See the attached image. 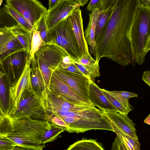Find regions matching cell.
Masks as SVG:
<instances>
[{
    "mask_svg": "<svg viewBox=\"0 0 150 150\" xmlns=\"http://www.w3.org/2000/svg\"><path fill=\"white\" fill-rule=\"evenodd\" d=\"M74 63L84 76L93 81L95 78L99 77L100 75L99 62L96 61L94 64L89 66L83 65L76 62Z\"/></svg>",
    "mask_w": 150,
    "mask_h": 150,
    "instance_id": "26",
    "label": "cell"
},
{
    "mask_svg": "<svg viewBox=\"0 0 150 150\" xmlns=\"http://www.w3.org/2000/svg\"><path fill=\"white\" fill-rule=\"evenodd\" d=\"M68 17L77 40L82 56L90 54L88 44L84 35L83 20L80 8L72 12Z\"/></svg>",
    "mask_w": 150,
    "mask_h": 150,
    "instance_id": "16",
    "label": "cell"
},
{
    "mask_svg": "<svg viewBox=\"0 0 150 150\" xmlns=\"http://www.w3.org/2000/svg\"><path fill=\"white\" fill-rule=\"evenodd\" d=\"M100 89L111 104L116 109L117 112L123 115H128L130 110L126 108L115 98L110 95L107 91V90L101 88Z\"/></svg>",
    "mask_w": 150,
    "mask_h": 150,
    "instance_id": "31",
    "label": "cell"
},
{
    "mask_svg": "<svg viewBox=\"0 0 150 150\" xmlns=\"http://www.w3.org/2000/svg\"><path fill=\"white\" fill-rule=\"evenodd\" d=\"M26 117L35 120H49V114L31 89L24 92L17 109L10 118L13 120Z\"/></svg>",
    "mask_w": 150,
    "mask_h": 150,
    "instance_id": "6",
    "label": "cell"
},
{
    "mask_svg": "<svg viewBox=\"0 0 150 150\" xmlns=\"http://www.w3.org/2000/svg\"><path fill=\"white\" fill-rule=\"evenodd\" d=\"M74 62H76L83 65L89 66L94 64L96 61L90 54L82 56L79 59L73 60Z\"/></svg>",
    "mask_w": 150,
    "mask_h": 150,
    "instance_id": "34",
    "label": "cell"
},
{
    "mask_svg": "<svg viewBox=\"0 0 150 150\" xmlns=\"http://www.w3.org/2000/svg\"><path fill=\"white\" fill-rule=\"evenodd\" d=\"M21 51H25L18 39L8 28L0 29V62L10 54Z\"/></svg>",
    "mask_w": 150,
    "mask_h": 150,
    "instance_id": "15",
    "label": "cell"
},
{
    "mask_svg": "<svg viewBox=\"0 0 150 150\" xmlns=\"http://www.w3.org/2000/svg\"><path fill=\"white\" fill-rule=\"evenodd\" d=\"M80 5L76 0H61L52 10L47 12L45 18L49 30L62 20L67 18Z\"/></svg>",
    "mask_w": 150,
    "mask_h": 150,
    "instance_id": "11",
    "label": "cell"
},
{
    "mask_svg": "<svg viewBox=\"0 0 150 150\" xmlns=\"http://www.w3.org/2000/svg\"><path fill=\"white\" fill-rule=\"evenodd\" d=\"M51 128L47 131L42 137V144L52 142L56 139L58 136L65 131V128L54 124L50 122Z\"/></svg>",
    "mask_w": 150,
    "mask_h": 150,
    "instance_id": "30",
    "label": "cell"
},
{
    "mask_svg": "<svg viewBox=\"0 0 150 150\" xmlns=\"http://www.w3.org/2000/svg\"><path fill=\"white\" fill-rule=\"evenodd\" d=\"M89 96L92 103L100 110L117 111L104 95L100 88L91 80L89 88Z\"/></svg>",
    "mask_w": 150,
    "mask_h": 150,
    "instance_id": "18",
    "label": "cell"
},
{
    "mask_svg": "<svg viewBox=\"0 0 150 150\" xmlns=\"http://www.w3.org/2000/svg\"><path fill=\"white\" fill-rule=\"evenodd\" d=\"M54 72L77 94L92 103L89 96L91 79L83 75L70 72L58 68Z\"/></svg>",
    "mask_w": 150,
    "mask_h": 150,
    "instance_id": "10",
    "label": "cell"
},
{
    "mask_svg": "<svg viewBox=\"0 0 150 150\" xmlns=\"http://www.w3.org/2000/svg\"><path fill=\"white\" fill-rule=\"evenodd\" d=\"M144 122L150 125V114L145 119Z\"/></svg>",
    "mask_w": 150,
    "mask_h": 150,
    "instance_id": "44",
    "label": "cell"
},
{
    "mask_svg": "<svg viewBox=\"0 0 150 150\" xmlns=\"http://www.w3.org/2000/svg\"><path fill=\"white\" fill-rule=\"evenodd\" d=\"M117 0H100V10L104 11L112 7L115 4Z\"/></svg>",
    "mask_w": 150,
    "mask_h": 150,
    "instance_id": "36",
    "label": "cell"
},
{
    "mask_svg": "<svg viewBox=\"0 0 150 150\" xmlns=\"http://www.w3.org/2000/svg\"><path fill=\"white\" fill-rule=\"evenodd\" d=\"M110 122L114 129V132L125 144L127 150L140 149V144L138 140L129 135L117 127L113 122L111 121Z\"/></svg>",
    "mask_w": 150,
    "mask_h": 150,
    "instance_id": "21",
    "label": "cell"
},
{
    "mask_svg": "<svg viewBox=\"0 0 150 150\" xmlns=\"http://www.w3.org/2000/svg\"><path fill=\"white\" fill-rule=\"evenodd\" d=\"M4 7L6 12L15 20L18 25L26 31L31 32L33 27L22 16L6 4L4 5Z\"/></svg>",
    "mask_w": 150,
    "mask_h": 150,
    "instance_id": "29",
    "label": "cell"
},
{
    "mask_svg": "<svg viewBox=\"0 0 150 150\" xmlns=\"http://www.w3.org/2000/svg\"><path fill=\"white\" fill-rule=\"evenodd\" d=\"M6 79L3 71L0 72V111L7 114L8 104L7 88L6 84Z\"/></svg>",
    "mask_w": 150,
    "mask_h": 150,
    "instance_id": "25",
    "label": "cell"
},
{
    "mask_svg": "<svg viewBox=\"0 0 150 150\" xmlns=\"http://www.w3.org/2000/svg\"><path fill=\"white\" fill-rule=\"evenodd\" d=\"M0 137H7L13 130V121L8 115L0 111Z\"/></svg>",
    "mask_w": 150,
    "mask_h": 150,
    "instance_id": "28",
    "label": "cell"
},
{
    "mask_svg": "<svg viewBox=\"0 0 150 150\" xmlns=\"http://www.w3.org/2000/svg\"><path fill=\"white\" fill-rule=\"evenodd\" d=\"M100 0H91L86 7L89 11L92 12L96 9H100Z\"/></svg>",
    "mask_w": 150,
    "mask_h": 150,
    "instance_id": "35",
    "label": "cell"
},
{
    "mask_svg": "<svg viewBox=\"0 0 150 150\" xmlns=\"http://www.w3.org/2000/svg\"><path fill=\"white\" fill-rule=\"evenodd\" d=\"M69 55L62 48L52 44H44L36 52L35 58L43 76L49 91V86L53 73L60 65L63 58Z\"/></svg>",
    "mask_w": 150,
    "mask_h": 150,
    "instance_id": "5",
    "label": "cell"
},
{
    "mask_svg": "<svg viewBox=\"0 0 150 150\" xmlns=\"http://www.w3.org/2000/svg\"><path fill=\"white\" fill-rule=\"evenodd\" d=\"M107 91L127 109L130 111L133 109V107L129 102V99L131 98L137 97L138 96L137 94L126 91L107 90Z\"/></svg>",
    "mask_w": 150,
    "mask_h": 150,
    "instance_id": "23",
    "label": "cell"
},
{
    "mask_svg": "<svg viewBox=\"0 0 150 150\" xmlns=\"http://www.w3.org/2000/svg\"><path fill=\"white\" fill-rule=\"evenodd\" d=\"M102 10L96 9L89 14V21L84 32L85 38L88 44L90 46V54H93L95 45V32L96 24Z\"/></svg>",
    "mask_w": 150,
    "mask_h": 150,
    "instance_id": "19",
    "label": "cell"
},
{
    "mask_svg": "<svg viewBox=\"0 0 150 150\" xmlns=\"http://www.w3.org/2000/svg\"><path fill=\"white\" fill-rule=\"evenodd\" d=\"M67 150H104L103 147L95 139H82L70 145Z\"/></svg>",
    "mask_w": 150,
    "mask_h": 150,
    "instance_id": "22",
    "label": "cell"
},
{
    "mask_svg": "<svg viewBox=\"0 0 150 150\" xmlns=\"http://www.w3.org/2000/svg\"><path fill=\"white\" fill-rule=\"evenodd\" d=\"M142 4L150 6V0H141Z\"/></svg>",
    "mask_w": 150,
    "mask_h": 150,
    "instance_id": "43",
    "label": "cell"
},
{
    "mask_svg": "<svg viewBox=\"0 0 150 150\" xmlns=\"http://www.w3.org/2000/svg\"><path fill=\"white\" fill-rule=\"evenodd\" d=\"M107 117L117 127L132 137L138 140L135 128V124L127 115L113 110H103Z\"/></svg>",
    "mask_w": 150,
    "mask_h": 150,
    "instance_id": "17",
    "label": "cell"
},
{
    "mask_svg": "<svg viewBox=\"0 0 150 150\" xmlns=\"http://www.w3.org/2000/svg\"><path fill=\"white\" fill-rule=\"evenodd\" d=\"M81 6H83L88 2L89 0H76Z\"/></svg>",
    "mask_w": 150,
    "mask_h": 150,
    "instance_id": "41",
    "label": "cell"
},
{
    "mask_svg": "<svg viewBox=\"0 0 150 150\" xmlns=\"http://www.w3.org/2000/svg\"><path fill=\"white\" fill-rule=\"evenodd\" d=\"M112 150H127L126 147L117 136L113 142Z\"/></svg>",
    "mask_w": 150,
    "mask_h": 150,
    "instance_id": "37",
    "label": "cell"
},
{
    "mask_svg": "<svg viewBox=\"0 0 150 150\" xmlns=\"http://www.w3.org/2000/svg\"><path fill=\"white\" fill-rule=\"evenodd\" d=\"M12 121L13 132L7 137L18 145L14 150H41L45 147L42 137L51 128L50 122L27 117Z\"/></svg>",
    "mask_w": 150,
    "mask_h": 150,
    "instance_id": "2",
    "label": "cell"
},
{
    "mask_svg": "<svg viewBox=\"0 0 150 150\" xmlns=\"http://www.w3.org/2000/svg\"><path fill=\"white\" fill-rule=\"evenodd\" d=\"M60 69L70 72L83 75L75 65L74 62L71 63L69 65L67 66Z\"/></svg>",
    "mask_w": 150,
    "mask_h": 150,
    "instance_id": "38",
    "label": "cell"
},
{
    "mask_svg": "<svg viewBox=\"0 0 150 150\" xmlns=\"http://www.w3.org/2000/svg\"><path fill=\"white\" fill-rule=\"evenodd\" d=\"M29 54L25 51L13 53L0 62L9 87L14 85L22 74Z\"/></svg>",
    "mask_w": 150,
    "mask_h": 150,
    "instance_id": "8",
    "label": "cell"
},
{
    "mask_svg": "<svg viewBox=\"0 0 150 150\" xmlns=\"http://www.w3.org/2000/svg\"><path fill=\"white\" fill-rule=\"evenodd\" d=\"M150 50V37L149 38L145 48L144 51L146 54Z\"/></svg>",
    "mask_w": 150,
    "mask_h": 150,
    "instance_id": "42",
    "label": "cell"
},
{
    "mask_svg": "<svg viewBox=\"0 0 150 150\" xmlns=\"http://www.w3.org/2000/svg\"><path fill=\"white\" fill-rule=\"evenodd\" d=\"M114 6L112 7L102 11L97 22L95 32L96 39L100 35L102 30L109 21L114 9Z\"/></svg>",
    "mask_w": 150,
    "mask_h": 150,
    "instance_id": "27",
    "label": "cell"
},
{
    "mask_svg": "<svg viewBox=\"0 0 150 150\" xmlns=\"http://www.w3.org/2000/svg\"><path fill=\"white\" fill-rule=\"evenodd\" d=\"M142 79L150 87V70L144 71L142 75Z\"/></svg>",
    "mask_w": 150,
    "mask_h": 150,
    "instance_id": "39",
    "label": "cell"
},
{
    "mask_svg": "<svg viewBox=\"0 0 150 150\" xmlns=\"http://www.w3.org/2000/svg\"><path fill=\"white\" fill-rule=\"evenodd\" d=\"M49 90V92H51L59 94L71 103H91L77 94L54 72L53 73L51 78Z\"/></svg>",
    "mask_w": 150,
    "mask_h": 150,
    "instance_id": "13",
    "label": "cell"
},
{
    "mask_svg": "<svg viewBox=\"0 0 150 150\" xmlns=\"http://www.w3.org/2000/svg\"><path fill=\"white\" fill-rule=\"evenodd\" d=\"M45 16V15L42 18L36 25L42 41L46 44L48 41L49 31L46 22Z\"/></svg>",
    "mask_w": 150,
    "mask_h": 150,
    "instance_id": "32",
    "label": "cell"
},
{
    "mask_svg": "<svg viewBox=\"0 0 150 150\" xmlns=\"http://www.w3.org/2000/svg\"><path fill=\"white\" fill-rule=\"evenodd\" d=\"M0 5H1V4H2V2L3 0H0Z\"/></svg>",
    "mask_w": 150,
    "mask_h": 150,
    "instance_id": "45",
    "label": "cell"
},
{
    "mask_svg": "<svg viewBox=\"0 0 150 150\" xmlns=\"http://www.w3.org/2000/svg\"><path fill=\"white\" fill-rule=\"evenodd\" d=\"M11 33L21 42L25 51L29 54L30 49L31 32H29L18 24L8 28Z\"/></svg>",
    "mask_w": 150,
    "mask_h": 150,
    "instance_id": "20",
    "label": "cell"
},
{
    "mask_svg": "<svg viewBox=\"0 0 150 150\" xmlns=\"http://www.w3.org/2000/svg\"><path fill=\"white\" fill-rule=\"evenodd\" d=\"M46 44L60 47L74 60H78L82 56L68 17L49 30Z\"/></svg>",
    "mask_w": 150,
    "mask_h": 150,
    "instance_id": "4",
    "label": "cell"
},
{
    "mask_svg": "<svg viewBox=\"0 0 150 150\" xmlns=\"http://www.w3.org/2000/svg\"><path fill=\"white\" fill-rule=\"evenodd\" d=\"M49 121L64 127L70 133H82L93 129L114 132L110 120L104 112L96 106L75 111L57 110L49 113Z\"/></svg>",
    "mask_w": 150,
    "mask_h": 150,
    "instance_id": "1",
    "label": "cell"
},
{
    "mask_svg": "<svg viewBox=\"0 0 150 150\" xmlns=\"http://www.w3.org/2000/svg\"><path fill=\"white\" fill-rule=\"evenodd\" d=\"M18 145L7 137H0V150H14Z\"/></svg>",
    "mask_w": 150,
    "mask_h": 150,
    "instance_id": "33",
    "label": "cell"
},
{
    "mask_svg": "<svg viewBox=\"0 0 150 150\" xmlns=\"http://www.w3.org/2000/svg\"><path fill=\"white\" fill-rule=\"evenodd\" d=\"M47 112L57 111H75L84 110L95 106L89 103H76L67 100L61 95L51 92L48 95Z\"/></svg>",
    "mask_w": 150,
    "mask_h": 150,
    "instance_id": "14",
    "label": "cell"
},
{
    "mask_svg": "<svg viewBox=\"0 0 150 150\" xmlns=\"http://www.w3.org/2000/svg\"><path fill=\"white\" fill-rule=\"evenodd\" d=\"M30 81L31 89L47 112L49 91L41 71L36 61L30 60Z\"/></svg>",
    "mask_w": 150,
    "mask_h": 150,
    "instance_id": "12",
    "label": "cell"
},
{
    "mask_svg": "<svg viewBox=\"0 0 150 150\" xmlns=\"http://www.w3.org/2000/svg\"><path fill=\"white\" fill-rule=\"evenodd\" d=\"M6 4L22 16L33 27L47 11L38 0H6Z\"/></svg>",
    "mask_w": 150,
    "mask_h": 150,
    "instance_id": "7",
    "label": "cell"
},
{
    "mask_svg": "<svg viewBox=\"0 0 150 150\" xmlns=\"http://www.w3.org/2000/svg\"><path fill=\"white\" fill-rule=\"evenodd\" d=\"M61 0H49V8L47 11H49L55 7Z\"/></svg>",
    "mask_w": 150,
    "mask_h": 150,
    "instance_id": "40",
    "label": "cell"
},
{
    "mask_svg": "<svg viewBox=\"0 0 150 150\" xmlns=\"http://www.w3.org/2000/svg\"><path fill=\"white\" fill-rule=\"evenodd\" d=\"M36 25L33 27L31 32L30 49L29 57L32 61L35 59V55L36 52L42 45L45 44L42 40L39 32L37 30Z\"/></svg>",
    "mask_w": 150,
    "mask_h": 150,
    "instance_id": "24",
    "label": "cell"
},
{
    "mask_svg": "<svg viewBox=\"0 0 150 150\" xmlns=\"http://www.w3.org/2000/svg\"><path fill=\"white\" fill-rule=\"evenodd\" d=\"M30 71V59L29 56L21 76L14 85L9 87L8 104L7 114L9 117L14 113L17 109L24 92L31 89Z\"/></svg>",
    "mask_w": 150,
    "mask_h": 150,
    "instance_id": "9",
    "label": "cell"
},
{
    "mask_svg": "<svg viewBox=\"0 0 150 150\" xmlns=\"http://www.w3.org/2000/svg\"><path fill=\"white\" fill-rule=\"evenodd\" d=\"M150 37V6L141 4L137 8L131 32L135 61L139 65L144 62V50Z\"/></svg>",
    "mask_w": 150,
    "mask_h": 150,
    "instance_id": "3",
    "label": "cell"
}]
</instances>
